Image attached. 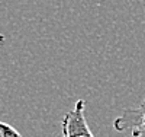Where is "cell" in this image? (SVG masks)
I'll use <instances>...</instances> for the list:
<instances>
[{
  "instance_id": "2",
  "label": "cell",
  "mask_w": 145,
  "mask_h": 137,
  "mask_svg": "<svg viewBox=\"0 0 145 137\" xmlns=\"http://www.w3.org/2000/svg\"><path fill=\"white\" fill-rule=\"evenodd\" d=\"M113 128L119 133L131 131L132 137H145V96L135 108H125L113 120Z\"/></svg>"
},
{
  "instance_id": "3",
  "label": "cell",
  "mask_w": 145,
  "mask_h": 137,
  "mask_svg": "<svg viewBox=\"0 0 145 137\" xmlns=\"http://www.w3.org/2000/svg\"><path fill=\"white\" fill-rule=\"evenodd\" d=\"M0 137H23L13 126L0 121Z\"/></svg>"
},
{
  "instance_id": "1",
  "label": "cell",
  "mask_w": 145,
  "mask_h": 137,
  "mask_svg": "<svg viewBox=\"0 0 145 137\" xmlns=\"http://www.w3.org/2000/svg\"><path fill=\"white\" fill-rule=\"evenodd\" d=\"M63 137H94L86 118V101L78 99L61 120Z\"/></svg>"
},
{
  "instance_id": "4",
  "label": "cell",
  "mask_w": 145,
  "mask_h": 137,
  "mask_svg": "<svg viewBox=\"0 0 145 137\" xmlns=\"http://www.w3.org/2000/svg\"><path fill=\"white\" fill-rule=\"evenodd\" d=\"M5 40H6V38H5V35H2V34H0V47H2V45H3V42H5Z\"/></svg>"
}]
</instances>
